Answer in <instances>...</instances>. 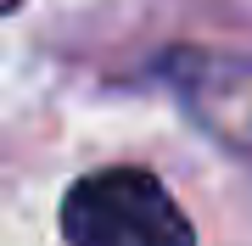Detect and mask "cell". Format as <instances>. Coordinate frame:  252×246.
Masks as SVG:
<instances>
[{"instance_id": "7a4b0ae2", "label": "cell", "mask_w": 252, "mask_h": 246, "mask_svg": "<svg viewBox=\"0 0 252 246\" xmlns=\"http://www.w3.org/2000/svg\"><path fill=\"white\" fill-rule=\"evenodd\" d=\"M157 79L180 95L190 123L219 151L241 157L252 168V56L230 51H168L157 62Z\"/></svg>"}, {"instance_id": "6da1fadb", "label": "cell", "mask_w": 252, "mask_h": 246, "mask_svg": "<svg viewBox=\"0 0 252 246\" xmlns=\"http://www.w3.org/2000/svg\"><path fill=\"white\" fill-rule=\"evenodd\" d=\"M67 246H196L185 207L152 168H95L62 196Z\"/></svg>"}, {"instance_id": "3957f363", "label": "cell", "mask_w": 252, "mask_h": 246, "mask_svg": "<svg viewBox=\"0 0 252 246\" xmlns=\"http://www.w3.org/2000/svg\"><path fill=\"white\" fill-rule=\"evenodd\" d=\"M23 6V0H0V17H6V11H17Z\"/></svg>"}]
</instances>
